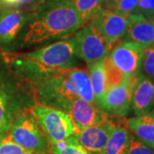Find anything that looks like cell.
<instances>
[{
  "mask_svg": "<svg viewBox=\"0 0 154 154\" xmlns=\"http://www.w3.org/2000/svg\"><path fill=\"white\" fill-rule=\"evenodd\" d=\"M83 26L71 0H44L24 36V42L38 44L68 37Z\"/></svg>",
  "mask_w": 154,
  "mask_h": 154,
  "instance_id": "cell-1",
  "label": "cell"
},
{
  "mask_svg": "<svg viewBox=\"0 0 154 154\" xmlns=\"http://www.w3.org/2000/svg\"><path fill=\"white\" fill-rule=\"evenodd\" d=\"M43 75L36 82L35 92L39 104L53 107L69 114L73 101L79 95L69 76L68 69H55L43 66Z\"/></svg>",
  "mask_w": 154,
  "mask_h": 154,
  "instance_id": "cell-2",
  "label": "cell"
},
{
  "mask_svg": "<svg viewBox=\"0 0 154 154\" xmlns=\"http://www.w3.org/2000/svg\"><path fill=\"white\" fill-rule=\"evenodd\" d=\"M9 136L28 152L47 154L49 151V140L31 111L17 115L11 125Z\"/></svg>",
  "mask_w": 154,
  "mask_h": 154,
  "instance_id": "cell-3",
  "label": "cell"
},
{
  "mask_svg": "<svg viewBox=\"0 0 154 154\" xmlns=\"http://www.w3.org/2000/svg\"><path fill=\"white\" fill-rule=\"evenodd\" d=\"M31 112L51 144L63 141L75 133L70 116L63 110L37 104Z\"/></svg>",
  "mask_w": 154,
  "mask_h": 154,
  "instance_id": "cell-4",
  "label": "cell"
},
{
  "mask_svg": "<svg viewBox=\"0 0 154 154\" xmlns=\"http://www.w3.org/2000/svg\"><path fill=\"white\" fill-rule=\"evenodd\" d=\"M24 59L55 69L67 70L74 68L77 55L71 39H64L23 55Z\"/></svg>",
  "mask_w": 154,
  "mask_h": 154,
  "instance_id": "cell-5",
  "label": "cell"
},
{
  "mask_svg": "<svg viewBox=\"0 0 154 154\" xmlns=\"http://www.w3.org/2000/svg\"><path fill=\"white\" fill-rule=\"evenodd\" d=\"M77 57L88 65L106 58L112 47L89 23L83 25L71 36Z\"/></svg>",
  "mask_w": 154,
  "mask_h": 154,
  "instance_id": "cell-6",
  "label": "cell"
},
{
  "mask_svg": "<svg viewBox=\"0 0 154 154\" xmlns=\"http://www.w3.org/2000/svg\"><path fill=\"white\" fill-rule=\"evenodd\" d=\"M139 76L138 74L126 76L121 82L109 87L95 105L106 115L125 116L131 106L133 91Z\"/></svg>",
  "mask_w": 154,
  "mask_h": 154,
  "instance_id": "cell-7",
  "label": "cell"
},
{
  "mask_svg": "<svg viewBox=\"0 0 154 154\" xmlns=\"http://www.w3.org/2000/svg\"><path fill=\"white\" fill-rule=\"evenodd\" d=\"M144 46L134 41L125 40L110 51L108 59L125 76L136 75L141 67Z\"/></svg>",
  "mask_w": 154,
  "mask_h": 154,
  "instance_id": "cell-8",
  "label": "cell"
},
{
  "mask_svg": "<svg viewBox=\"0 0 154 154\" xmlns=\"http://www.w3.org/2000/svg\"><path fill=\"white\" fill-rule=\"evenodd\" d=\"M111 47L125 36L128 17L106 8H102L88 22Z\"/></svg>",
  "mask_w": 154,
  "mask_h": 154,
  "instance_id": "cell-9",
  "label": "cell"
},
{
  "mask_svg": "<svg viewBox=\"0 0 154 154\" xmlns=\"http://www.w3.org/2000/svg\"><path fill=\"white\" fill-rule=\"evenodd\" d=\"M69 115L75 126V132L108 120L105 112L99 110L95 105L81 98H77L73 101Z\"/></svg>",
  "mask_w": 154,
  "mask_h": 154,
  "instance_id": "cell-10",
  "label": "cell"
},
{
  "mask_svg": "<svg viewBox=\"0 0 154 154\" xmlns=\"http://www.w3.org/2000/svg\"><path fill=\"white\" fill-rule=\"evenodd\" d=\"M114 126L115 123L107 120L75 132L73 136L84 148L100 154L105 148Z\"/></svg>",
  "mask_w": 154,
  "mask_h": 154,
  "instance_id": "cell-11",
  "label": "cell"
},
{
  "mask_svg": "<svg viewBox=\"0 0 154 154\" xmlns=\"http://www.w3.org/2000/svg\"><path fill=\"white\" fill-rule=\"evenodd\" d=\"M128 40L134 41L147 47L154 44V24L140 13H133L128 17L126 34Z\"/></svg>",
  "mask_w": 154,
  "mask_h": 154,
  "instance_id": "cell-12",
  "label": "cell"
},
{
  "mask_svg": "<svg viewBox=\"0 0 154 154\" xmlns=\"http://www.w3.org/2000/svg\"><path fill=\"white\" fill-rule=\"evenodd\" d=\"M154 104V82L146 77L139 76L134 86L131 106L136 115L149 113Z\"/></svg>",
  "mask_w": 154,
  "mask_h": 154,
  "instance_id": "cell-13",
  "label": "cell"
},
{
  "mask_svg": "<svg viewBox=\"0 0 154 154\" xmlns=\"http://www.w3.org/2000/svg\"><path fill=\"white\" fill-rule=\"evenodd\" d=\"M28 16L20 10L11 9L0 12V44H8L14 40Z\"/></svg>",
  "mask_w": 154,
  "mask_h": 154,
  "instance_id": "cell-14",
  "label": "cell"
},
{
  "mask_svg": "<svg viewBox=\"0 0 154 154\" xmlns=\"http://www.w3.org/2000/svg\"><path fill=\"white\" fill-rule=\"evenodd\" d=\"M127 128L142 143L154 149V113H145L130 118Z\"/></svg>",
  "mask_w": 154,
  "mask_h": 154,
  "instance_id": "cell-15",
  "label": "cell"
},
{
  "mask_svg": "<svg viewBox=\"0 0 154 154\" xmlns=\"http://www.w3.org/2000/svg\"><path fill=\"white\" fill-rule=\"evenodd\" d=\"M89 75L94 96V105L101 99L109 88L105 59L89 65Z\"/></svg>",
  "mask_w": 154,
  "mask_h": 154,
  "instance_id": "cell-16",
  "label": "cell"
},
{
  "mask_svg": "<svg viewBox=\"0 0 154 154\" xmlns=\"http://www.w3.org/2000/svg\"><path fill=\"white\" fill-rule=\"evenodd\" d=\"M130 137L131 135L126 127L115 124L105 148L100 154H125Z\"/></svg>",
  "mask_w": 154,
  "mask_h": 154,
  "instance_id": "cell-17",
  "label": "cell"
},
{
  "mask_svg": "<svg viewBox=\"0 0 154 154\" xmlns=\"http://www.w3.org/2000/svg\"><path fill=\"white\" fill-rule=\"evenodd\" d=\"M68 74L75 85L79 98L94 105V92L89 73L83 69L72 68L68 69Z\"/></svg>",
  "mask_w": 154,
  "mask_h": 154,
  "instance_id": "cell-18",
  "label": "cell"
},
{
  "mask_svg": "<svg viewBox=\"0 0 154 154\" xmlns=\"http://www.w3.org/2000/svg\"><path fill=\"white\" fill-rule=\"evenodd\" d=\"M82 17L83 25L87 24L105 5V0H71Z\"/></svg>",
  "mask_w": 154,
  "mask_h": 154,
  "instance_id": "cell-19",
  "label": "cell"
},
{
  "mask_svg": "<svg viewBox=\"0 0 154 154\" xmlns=\"http://www.w3.org/2000/svg\"><path fill=\"white\" fill-rule=\"evenodd\" d=\"M50 151L51 154H99L84 148L75 140L73 134L58 143L51 144Z\"/></svg>",
  "mask_w": 154,
  "mask_h": 154,
  "instance_id": "cell-20",
  "label": "cell"
},
{
  "mask_svg": "<svg viewBox=\"0 0 154 154\" xmlns=\"http://www.w3.org/2000/svg\"><path fill=\"white\" fill-rule=\"evenodd\" d=\"M139 0H108L105 1L104 8L128 17L136 10Z\"/></svg>",
  "mask_w": 154,
  "mask_h": 154,
  "instance_id": "cell-21",
  "label": "cell"
},
{
  "mask_svg": "<svg viewBox=\"0 0 154 154\" xmlns=\"http://www.w3.org/2000/svg\"><path fill=\"white\" fill-rule=\"evenodd\" d=\"M0 154H27V151L6 135L0 140Z\"/></svg>",
  "mask_w": 154,
  "mask_h": 154,
  "instance_id": "cell-22",
  "label": "cell"
},
{
  "mask_svg": "<svg viewBox=\"0 0 154 154\" xmlns=\"http://www.w3.org/2000/svg\"><path fill=\"white\" fill-rule=\"evenodd\" d=\"M141 67L146 75L154 77V44L144 48Z\"/></svg>",
  "mask_w": 154,
  "mask_h": 154,
  "instance_id": "cell-23",
  "label": "cell"
},
{
  "mask_svg": "<svg viewBox=\"0 0 154 154\" xmlns=\"http://www.w3.org/2000/svg\"><path fill=\"white\" fill-rule=\"evenodd\" d=\"M125 154H154V149L131 135Z\"/></svg>",
  "mask_w": 154,
  "mask_h": 154,
  "instance_id": "cell-24",
  "label": "cell"
},
{
  "mask_svg": "<svg viewBox=\"0 0 154 154\" xmlns=\"http://www.w3.org/2000/svg\"><path fill=\"white\" fill-rule=\"evenodd\" d=\"M44 0H0L2 5L6 6H12V7H26L28 11H36Z\"/></svg>",
  "mask_w": 154,
  "mask_h": 154,
  "instance_id": "cell-25",
  "label": "cell"
},
{
  "mask_svg": "<svg viewBox=\"0 0 154 154\" xmlns=\"http://www.w3.org/2000/svg\"><path fill=\"white\" fill-rule=\"evenodd\" d=\"M134 13L142 14L149 19L154 13V0H139Z\"/></svg>",
  "mask_w": 154,
  "mask_h": 154,
  "instance_id": "cell-26",
  "label": "cell"
},
{
  "mask_svg": "<svg viewBox=\"0 0 154 154\" xmlns=\"http://www.w3.org/2000/svg\"><path fill=\"white\" fill-rule=\"evenodd\" d=\"M8 117H7V110H6L5 99L4 96L0 94V137L8 130Z\"/></svg>",
  "mask_w": 154,
  "mask_h": 154,
  "instance_id": "cell-27",
  "label": "cell"
},
{
  "mask_svg": "<svg viewBox=\"0 0 154 154\" xmlns=\"http://www.w3.org/2000/svg\"><path fill=\"white\" fill-rule=\"evenodd\" d=\"M149 20H151L152 22H153V24H154V13H153V14H152V17L149 18Z\"/></svg>",
  "mask_w": 154,
  "mask_h": 154,
  "instance_id": "cell-28",
  "label": "cell"
},
{
  "mask_svg": "<svg viewBox=\"0 0 154 154\" xmlns=\"http://www.w3.org/2000/svg\"><path fill=\"white\" fill-rule=\"evenodd\" d=\"M27 154H42V153H35V152H28V151H27Z\"/></svg>",
  "mask_w": 154,
  "mask_h": 154,
  "instance_id": "cell-29",
  "label": "cell"
},
{
  "mask_svg": "<svg viewBox=\"0 0 154 154\" xmlns=\"http://www.w3.org/2000/svg\"><path fill=\"white\" fill-rule=\"evenodd\" d=\"M105 1H108V0H105Z\"/></svg>",
  "mask_w": 154,
  "mask_h": 154,
  "instance_id": "cell-30",
  "label": "cell"
},
{
  "mask_svg": "<svg viewBox=\"0 0 154 154\" xmlns=\"http://www.w3.org/2000/svg\"><path fill=\"white\" fill-rule=\"evenodd\" d=\"M1 139H2V138H1V137H0V140H1Z\"/></svg>",
  "mask_w": 154,
  "mask_h": 154,
  "instance_id": "cell-31",
  "label": "cell"
}]
</instances>
